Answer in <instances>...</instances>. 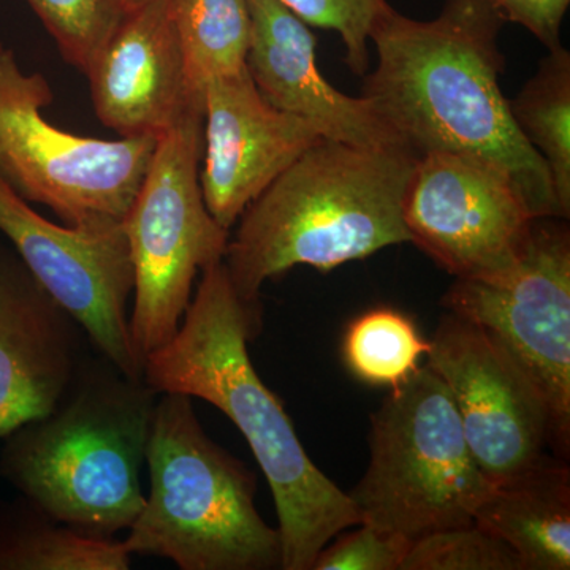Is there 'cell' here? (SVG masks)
I'll use <instances>...</instances> for the list:
<instances>
[{
    "label": "cell",
    "instance_id": "obj_1",
    "mask_svg": "<svg viewBox=\"0 0 570 570\" xmlns=\"http://www.w3.org/2000/svg\"><path fill=\"white\" fill-rule=\"evenodd\" d=\"M504 18L491 0H448L438 18L385 7L371 29L377 67L363 97L407 149L466 153L508 168L535 219H566L542 157L521 135L502 94Z\"/></svg>",
    "mask_w": 570,
    "mask_h": 570
},
{
    "label": "cell",
    "instance_id": "obj_2",
    "mask_svg": "<svg viewBox=\"0 0 570 570\" xmlns=\"http://www.w3.org/2000/svg\"><path fill=\"white\" fill-rule=\"evenodd\" d=\"M261 302L236 294L224 261L204 269L176 335L153 352L142 379L157 393L208 401L242 431L261 464L279 520L284 570H313L318 553L358 527L351 498L307 456L294 423L250 362Z\"/></svg>",
    "mask_w": 570,
    "mask_h": 570
},
{
    "label": "cell",
    "instance_id": "obj_3",
    "mask_svg": "<svg viewBox=\"0 0 570 570\" xmlns=\"http://www.w3.org/2000/svg\"><path fill=\"white\" fill-rule=\"evenodd\" d=\"M417 159L321 138L239 217L224 257L236 294L261 302L262 285L296 265L328 273L411 243L403 212Z\"/></svg>",
    "mask_w": 570,
    "mask_h": 570
},
{
    "label": "cell",
    "instance_id": "obj_4",
    "mask_svg": "<svg viewBox=\"0 0 570 570\" xmlns=\"http://www.w3.org/2000/svg\"><path fill=\"white\" fill-rule=\"evenodd\" d=\"M159 396L92 351L51 412L3 438L0 475L71 530L116 539L145 505L140 475Z\"/></svg>",
    "mask_w": 570,
    "mask_h": 570
},
{
    "label": "cell",
    "instance_id": "obj_5",
    "mask_svg": "<svg viewBox=\"0 0 570 570\" xmlns=\"http://www.w3.org/2000/svg\"><path fill=\"white\" fill-rule=\"evenodd\" d=\"M149 493L124 547L181 570L283 569V543L255 508L254 472L217 445L193 397L160 393L146 448Z\"/></svg>",
    "mask_w": 570,
    "mask_h": 570
},
{
    "label": "cell",
    "instance_id": "obj_6",
    "mask_svg": "<svg viewBox=\"0 0 570 570\" xmlns=\"http://www.w3.org/2000/svg\"><path fill=\"white\" fill-rule=\"evenodd\" d=\"M371 460L348 493L360 524L415 540L474 523L494 485L479 468L442 379L425 365L371 417Z\"/></svg>",
    "mask_w": 570,
    "mask_h": 570
},
{
    "label": "cell",
    "instance_id": "obj_7",
    "mask_svg": "<svg viewBox=\"0 0 570 570\" xmlns=\"http://www.w3.org/2000/svg\"><path fill=\"white\" fill-rule=\"evenodd\" d=\"M204 104L159 137L124 219L134 265L129 332L141 367L178 332L204 269L224 261L230 230L206 208L200 184Z\"/></svg>",
    "mask_w": 570,
    "mask_h": 570
},
{
    "label": "cell",
    "instance_id": "obj_8",
    "mask_svg": "<svg viewBox=\"0 0 570 570\" xmlns=\"http://www.w3.org/2000/svg\"><path fill=\"white\" fill-rule=\"evenodd\" d=\"M52 92L0 45V176L26 202L47 205L71 227L122 224L156 153V137L108 141L52 126Z\"/></svg>",
    "mask_w": 570,
    "mask_h": 570
},
{
    "label": "cell",
    "instance_id": "obj_9",
    "mask_svg": "<svg viewBox=\"0 0 570 570\" xmlns=\"http://www.w3.org/2000/svg\"><path fill=\"white\" fill-rule=\"evenodd\" d=\"M480 326L527 374L546 401L561 456L570 445V234L540 217L519 262L493 279H456L442 299Z\"/></svg>",
    "mask_w": 570,
    "mask_h": 570
},
{
    "label": "cell",
    "instance_id": "obj_10",
    "mask_svg": "<svg viewBox=\"0 0 570 570\" xmlns=\"http://www.w3.org/2000/svg\"><path fill=\"white\" fill-rule=\"evenodd\" d=\"M403 214L411 243L456 279L508 273L535 220L508 168L466 153L420 156Z\"/></svg>",
    "mask_w": 570,
    "mask_h": 570
},
{
    "label": "cell",
    "instance_id": "obj_11",
    "mask_svg": "<svg viewBox=\"0 0 570 570\" xmlns=\"http://www.w3.org/2000/svg\"><path fill=\"white\" fill-rule=\"evenodd\" d=\"M0 232L37 283L82 326L94 351L142 377L129 332L134 265L124 223H50L0 176Z\"/></svg>",
    "mask_w": 570,
    "mask_h": 570
},
{
    "label": "cell",
    "instance_id": "obj_12",
    "mask_svg": "<svg viewBox=\"0 0 570 570\" xmlns=\"http://www.w3.org/2000/svg\"><path fill=\"white\" fill-rule=\"evenodd\" d=\"M426 358L448 387L469 449L493 485L546 456L551 438L546 401L480 326L449 313L439 322Z\"/></svg>",
    "mask_w": 570,
    "mask_h": 570
},
{
    "label": "cell",
    "instance_id": "obj_13",
    "mask_svg": "<svg viewBox=\"0 0 570 570\" xmlns=\"http://www.w3.org/2000/svg\"><path fill=\"white\" fill-rule=\"evenodd\" d=\"M204 115L202 193L206 208L227 230L322 138L313 124L273 107L247 67L206 82Z\"/></svg>",
    "mask_w": 570,
    "mask_h": 570
},
{
    "label": "cell",
    "instance_id": "obj_14",
    "mask_svg": "<svg viewBox=\"0 0 570 570\" xmlns=\"http://www.w3.org/2000/svg\"><path fill=\"white\" fill-rule=\"evenodd\" d=\"M88 347L82 326L21 258L0 250V439L55 409Z\"/></svg>",
    "mask_w": 570,
    "mask_h": 570
},
{
    "label": "cell",
    "instance_id": "obj_15",
    "mask_svg": "<svg viewBox=\"0 0 570 570\" xmlns=\"http://www.w3.org/2000/svg\"><path fill=\"white\" fill-rule=\"evenodd\" d=\"M85 75L100 122L121 137H163L204 104L187 77L170 0L129 11Z\"/></svg>",
    "mask_w": 570,
    "mask_h": 570
},
{
    "label": "cell",
    "instance_id": "obj_16",
    "mask_svg": "<svg viewBox=\"0 0 570 570\" xmlns=\"http://www.w3.org/2000/svg\"><path fill=\"white\" fill-rule=\"evenodd\" d=\"M246 67L258 92L279 110L313 124L325 140L366 148H406L366 97L337 91L316 62V36L281 0H247ZM411 151V149H409Z\"/></svg>",
    "mask_w": 570,
    "mask_h": 570
},
{
    "label": "cell",
    "instance_id": "obj_17",
    "mask_svg": "<svg viewBox=\"0 0 570 570\" xmlns=\"http://www.w3.org/2000/svg\"><path fill=\"white\" fill-rule=\"evenodd\" d=\"M474 523L515 551L523 570L570 569V472L543 456L494 485Z\"/></svg>",
    "mask_w": 570,
    "mask_h": 570
},
{
    "label": "cell",
    "instance_id": "obj_18",
    "mask_svg": "<svg viewBox=\"0 0 570 570\" xmlns=\"http://www.w3.org/2000/svg\"><path fill=\"white\" fill-rule=\"evenodd\" d=\"M130 562L122 540L81 534L24 497L0 505V570H127Z\"/></svg>",
    "mask_w": 570,
    "mask_h": 570
},
{
    "label": "cell",
    "instance_id": "obj_19",
    "mask_svg": "<svg viewBox=\"0 0 570 570\" xmlns=\"http://www.w3.org/2000/svg\"><path fill=\"white\" fill-rule=\"evenodd\" d=\"M521 135L542 157L558 204L570 216V55L550 50L539 69L510 102Z\"/></svg>",
    "mask_w": 570,
    "mask_h": 570
},
{
    "label": "cell",
    "instance_id": "obj_20",
    "mask_svg": "<svg viewBox=\"0 0 570 570\" xmlns=\"http://www.w3.org/2000/svg\"><path fill=\"white\" fill-rule=\"evenodd\" d=\"M187 77L197 92L206 82L246 69L250 43L247 0H170Z\"/></svg>",
    "mask_w": 570,
    "mask_h": 570
},
{
    "label": "cell",
    "instance_id": "obj_21",
    "mask_svg": "<svg viewBox=\"0 0 570 570\" xmlns=\"http://www.w3.org/2000/svg\"><path fill=\"white\" fill-rule=\"evenodd\" d=\"M430 351L414 322L395 309H373L352 322L344 337V360L356 379L373 387L396 390Z\"/></svg>",
    "mask_w": 570,
    "mask_h": 570
},
{
    "label": "cell",
    "instance_id": "obj_22",
    "mask_svg": "<svg viewBox=\"0 0 570 570\" xmlns=\"http://www.w3.org/2000/svg\"><path fill=\"white\" fill-rule=\"evenodd\" d=\"M28 3L58 43L66 61L82 73L129 14L124 0H28Z\"/></svg>",
    "mask_w": 570,
    "mask_h": 570
},
{
    "label": "cell",
    "instance_id": "obj_23",
    "mask_svg": "<svg viewBox=\"0 0 570 570\" xmlns=\"http://www.w3.org/2000/svg\"><path fill=\"white\" fill-rule=\"evenodd\" d=\"M401 570H523V566L504 540L471 523L415 540Z\"/></svg>",
    "mask_w": 570,
    "mask_h": 570
},
{
    "label": "cell",
    "instance_id": "obj_24",
    "mask_svg": "<svg viewBox=\"0 0 570 570\" xmlns=\"http://www.w3.org/2000/svg\"><path fill=\"white\" fill-rule=\"evenodd\" d=\"M306 24L336 32L346 47L348 69L365 75L370 67V37L387 0H281Z\"/></svg>",
    "mask_w": 570,
    "mask_h": 570
},
{
    "label": "cell",
    "instance_id": "obj_25",
    "mask_svg": "<svg viewBox=\"0 0 570 570\" xmlns=\"http://www.w3.org/2000/svg\"><path fill=\"white\" fill-rule=\"evenodd\" d=\"M318 553L313 570H401L412 540L396 532L358 524Z\"/></svg>",
    "mask_w": 570,
    "mask_h": 570
},
{
    "label": "cell",
    "instance_id": "obj_26",
    "mask_svg": "<svg viewBox=\"0 0 570 570\" xmlns=\"http://www.w3.org/2000/svg\"><path fill=\"white\" fill-rule=\"evenodd\" d=\"M504 21L523 26L547 50L562 47L561 26L570 0H491Z\"/></svg>",
    "mask_w": 570,
    "mask_h": 570
},
{
    "label": "cell",
    "instance_id": "obj_27",
    "mask_svg": "<svg viewBox=\"0 0 570 570\" xmlns=\"http://www.w3.org/2000/svg\"><path fill=\"white\" fill-rule=\"evenodd\" d=\"M127 6V10L132 11L135 9H140V7L146 6V3L154 2V0H124Z\"/></svg>",
    "mask_w": 570,
    "mask_h": 570
}]
</instances>
